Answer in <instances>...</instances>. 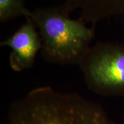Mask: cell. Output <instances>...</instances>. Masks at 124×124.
Listing matches in <instances>:
<instances>
[{
	"instance_id": "cell-4",
	"label": "cell",
	"mask_w": 124,
	"mask_h": 124,
	"mask_svg": "<svg viewBox=\"0 0 124 124\" xmlns=\"http://www.w3.org/2000/svg\"><path fill=\"white\" fill-rule=\"evenodd\" d=\"M0 45L12 49L9 56L10 66L13 71L22 72L32 67L37 54L41 51V40L33 21L28 17L13 35Z\"/></svg>"
},
{
	"instance_id": "cell-5",
	"label": "cell",
	"mask_w": 124,
	"mask_h": 124,
	"mask_svg": "<svg viewBox=\"0 0 124 124\" xmlns=\"http://www.w3.org/2000/svg\"><path fill=\"white\" fill-rule=\"evenodd\" d=\"M63 6L70 13L79 10L78 19L85 24L94 26L100 21L116 16L124 15V0H62Z\"/></svg>"
},
{
	"instance_id": "cell-3",
	"label": "cell",
	"mask_w": 124,
	"mask_h": 124,
	"mask_svg": "<svg viewBox=\"0 0 124 124\" xmlns=\"http://www.w3.org/2000/svg\"><path fill=\"white\" fill-rule=\"evenodd\" d=\"M89 90L104 97H124V44L97 42L79 64Z\"/></svg>"
},
{
	"instance_id": "cell-6",
	"label": "cell",
	"mask_w": 124,
	"mask_h": 124,
	"mask_svg": "<svg viewBox=\"0 0 124 124\" xmlns=\"http://www.w3.org/2000/svg\"><path fill=\"white\" fill-rule=\"evenodd\" d=\"M31 11L27 8L24 0H0V22L25 17H30Z\"/></svg>"
},
{
	"instance_id": "cell-2",
	"label": "cell",
	"mask_w": 124,
	"mask_h": 124,
	"mask_svg": "<svg viewBox=\"0 0 124 124\" xmlns=\"http://www.w3.org/2000/svg\"><path fill=\"white\" fill-rule=\"evenodd\" d=\"M41 40L45 61L59 65H78L90 47L94 32L79 19H72L63 6L37 8L31 11Z\"/></svg>"
},
{
	"instance_id": "cell-1",
	"label": "cell",
	"mask_w": 124,
	"mask_h": 124,
	"mask_svg": "<svg viewBox=\"0 0 124 124\" xmlns=\"http://www.w3.org/2000/svg\"><path fill=\"white\" fill-rule=\"evenodd\" d=\"M6 124H115L99 104L50 86L31 90L10 105Z\"/></svg>"
}]
</instances>
